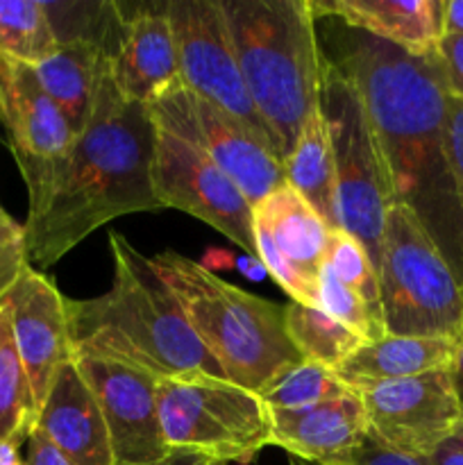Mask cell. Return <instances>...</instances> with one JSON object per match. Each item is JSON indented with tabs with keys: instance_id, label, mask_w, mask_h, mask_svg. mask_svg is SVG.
<instances>
[{
	"instance_id": "cell-25",
	"label": "cell",
	"mask_w": 463,
	"mask_h": 465,
	"mask_svg": "<svg viewBox=\"0 0 463 465\" xmlns=\"http://www.w3.org/2000/svg\"><path fill=\"white\" fill-rule=\"evenodd\" d=\"M286 334L304 361H313L330 371H339L340 363L368 343L361 334L345 327L330 313L309 304L289 302L284 307Z\"/></svg>"
},
{
	"instance_id": "cell-7",
	"label": "cell",
	"mask_w": 463,
	"mask_h": 465,
	"mask_svg": "<svg viewBox=\"0 0 463 465\" xmlns=\"http://www.w3.org/2000/svg\"><path fill=\"white\" fill-rule=\"evenodd\" d=\"M318 109L334 157L339 225L366 248L377 268L384 216L395 203L393 186L361 94L325 54L320 59Z\"/></svg>"
},
{
	"instance_id": "cell-3",
	"label": "cell",
	"mask_w": 463,
	"mask_h": 465,
	"mask_svg": "<svg viewBox=\"0 0 463 465\" xmlns=\"http://www.w3.org/2000/svg\"><path fill=\"white\" fill-rule=\"evenodd\" d=\"M113 282L107 293L68 300V334L73 354H94L139 368L162 380L218 377L227 380L207 352L184 312L150 257L118 232L109 234Z\"/></svg>"
},
{
	"instance_id": "cell-20",
	"label": "cell",
	"mask_w": 463,
	"mask_h": 465,
	"mask_svg": "<svg viewBox=\"0 0 463 465\" xmlns=\"http://www.w3.org/2000/svg\"><path fill=\"white\" fill-rule=\"evenodd\" d=\"M34 430L75 465H116L103 411L73 359L54 375Z\"/></svg>"
},
{
	"instance_id": "cell-31",
	"label": "cell",
	"mask_w": 463,
	"mask_h": 465,
	"mask_svg": "<svg viewBox=\"0 0 463 465\" xmlns=\"http://www.w3.org/2000/svg\"><path fill=\"white\" fill-rule=\"evenodd\" d=\"M445 148H448L449 171L457 186L458 207L463 213V100L448 94V116H445Z\"/></svg>"
},
{
	"instance_id": "cell-19",
	"label": "cell",
	"mask_w": 463,
	"mask_h": 465,
	"mask_svg": "<svg viewBox=\"0 0 463 465\" xmlns=\"http://www.w3.org/2000/svg\"><path fill=\"white\" fill-rule=\"evenodd\" d=\"M109 68L118 94L130 103L153 104L180 84L175 39L163 5L123 16Z\"/></svg>"
},
{
	"instance_id": "cell-33",
	"label": "cell",
	"mask_w": 463,
	"mask_h": 465,
	"mask_svg": "<svg viewBox=\"0 0 463 465\" xmlns=\"http://www.w3.org/2000/svg\"><path fill=\"white\" fill-rule=\"evenodd\" d=\"M436 50L443 64L448 91L463 100V35H443Z\"/></svg>"
},
{
	"instance_id": "cell-37",
	"label": "cell",
	"mask_w": 463,
	"mask_h": 465,
	"mask_svg": "<svg viewBox=\"0 0 463 465\" xmlns=\"http://www.w3.org/2000/svg\"><path fill=\"white\" fill-rule=\"evenodd\" d=\"M141 465H218V463L212 461L209 457H204V454L191 452V450H171L166 457L157 459V461L141 463Z\"/></svg>"
},
{
	"instance_id": "cell-27",
	"label": "cell",
	"mask_w": 463,
	"mask_h": 465,
	"mask_svg": "<svg viewBox=\"0 0 463 465\" xmlns=\"http://www.w3.org/2000/svg\"><path fill=\"white\" fill-rule=\"evenodd\" d=\"M352 393L357 391L343 384L336 371L313 361H302L280 372L271 384L259 391V398L266 409H302L348 398Z\"/></svg>"
},
{
	"instance_id": "cell-30",
	"label": "cell",
	"mask_w": 463,
	"mask_h": 465,
	"mask_svg": "<svg viewBox=\"0 0 463 465\" xmlns=\"http://www.w3.org/2000/svg\"><path fill=\"white\" fill-rule=\"evenodd\" d=\"M30 266L25 227L18 225L5 209H0V302Z\"/></svg>"
},
{
	"instance_id": "cell-29",
	"label": "cell",
	"mask_w": 463,
	"mask_h": 465,
	"mask_svg": "<svg viewBox=\"0 0 463 465\" xmlns=\"http://www.w3.org/2000/svg\"><path fill=\"white\" fill-rule=\"evenodd\" d=\"M318 309L330 313L345 327L361 334L363 339L379 341L386 336L384 318L377 312H372L359 295H354L348 286L336 280L334 272L322 263L320 275H318Z\"/></svg>"
},
{
	"instance_id": "cell-24",
	"label": "cell",
	"mask_w": 463,
	"mask_h": 465,
	"mask_svg": "<svg viewBox=\"0 0 463 465\" xmlns=\"http://www.w3.org/2000/svg\"><path fill=\"white\" fill-rule=\"evenodd\" d=\"M39 418L30 380L25 375L16 341H14L12 307L0 302V440L25 443Z\"/></svg>"
},
{
	"instance_id": "cell-14",
	"label": "cell",
	"mask_w": 463,
	"mask_h": 465,
	"mask_svg": "<svg viewBox=\"0 0 463 465\" xmlns=\"http://www.w3.org/2000/svg\"><path fill=\"white\" fill-rule=\"evenodd\" d=\"M95 395L116 465H141L166 457L157 409V377L94 354H73Z\"/></svg>"
},
{
	"instance_id": "cell-35",
	"label": "cell",
	"mask_w": 463,
	"mask_h": 465,
	"mask_svg": "<svg viewBox=\"0 0 463 465\" xmlns=\"http://www.w3.org/2000/svg\"><path fill=\"white\" fill-rule=\"evenodd\" d=\"M427 465H463V431L457 430L452 436L436 445V450L425 457Z\"/></svg>"
},
{
	"instance_id": "cell-39",
	"label": "cell",
	"mask_w": 463,
	"mask_h": 465,
	"mask_svg": "<svg viewBox=\"0 0 463 465\" xmlns=\"http://www.w3.org/2000/svg\"><path fill=\"white\" fill-rule=\"evenodd\" d=\"M230 266H236L241 272H243L248 280H254V282H261L263 277H268L266 268H263V263L259 262V257H250V254H243V257L234 259L232 257V263Z\"/></svg>"
},
{
	"instance_id": "cell-42",
	"label": "cell",
	"mask_w": 463,
	"mask_h": 465,
	"mask_svg": "<svg viewBox=\"0 0 463 465\" xmlns=\"http://www.w3.org/2000/svg\"><path fill=\"white\" fill-rule=\"evenodd\" d=\"M458 430H461V431H463V422H461V427H458Z\"/></svg>"
},
{
	"instance_id": "cell-15",
	"label": "cell",
	"mask_w": 463,
	"mask_h": 465,
	"mask_svg": "<svg viewBox=\"0 0 463 465\" xmlns=\"http://www.w3.org/2000/svg\"><path fill=\"white\" fill-rule=\"evenodd\" d=\"M0 121L27 193H32L68 153L75 134L41 86L34 68L5 54H0Z\"/></svg>"
},
{
	"instance_id": "cell-18",
	"label": "cell",
	"mask_w": 463,
	"mask_h": 465,
	"mask_svg": "<svg viewBox=\"0 0 463 465\" xmlns=\"http://www.w3.org/2000/svg\"><path fill=\"white\" fill-rule=\"evenodd\" d=\"M271 445L311 465H348L368 431L359 393L302 409H268Z\"/></svg>"
},
{
	"instance_id": "cell-9",
	"label": "cell",
	"mask_w": 463,
	"mask_h": 465,
	"mask_svg": "<svg viewBox=\"0 0 463 465\" xmlns=\"http://www.w3.org/2000/svg\"><path fill=\"white\" fill-rule=\"evenodd\" d=\"M163 9L175 39L182 86L243 123L275 153L271 132L241 77L221 0H171Z\"/></svg>"
},
{
	"instance_id": "cell-16",
	"label": "cell",
	"mask_w": 463,
	"mask_h": 465,
	"mask_svg": "<svg viewBox=\"0 0 463 465\" xmlns=\"http://www.w3.org/2000/svg\"><path fill=\"white\" fill-rule=\"evenodd\" d=\"M12 307L14 341L41 409L59 368L73 359L66 298L44 272L27 268L5 298Z\"/></svg>"
},
{
	"instance_id": "cell-23",
	"label": "cell",
	"mask_w": 463,
	"mask_h": 465,
	"mask_svg": "<svg viewBox=\"0 0 463 465\" xmlns=\"http://www.w3.org/2000/svg\"><path fill=\"white\" fill-rule=\"evenodd\" d=\"M284 166V180L298 191L330 230H340L336 216V175L330 134L320 109L307 118Z\"/></svg>"
},
{
	"instance_id": "cell-26",
	"label": "cell",
	"mask_w": 463,
	"mask_h": 465,
	"mask_svg": "<svg viewBox=\"0 0 463 465\" xmlns=\"http://www.w3.org/2000/svg\"><path fill=\"white\" fill-rule=\"evenodd\" d=\"M59 48V36L41 0H0V54L39 66Z\"/></svg>"
},
{
	"instance_id": "cell-12",
	"label": "cell",
	"mask_w": 463,
	"mask_h": 465,
	"mask_svg": "<svg viewBox=\"0 0 463 465\" xmlns=\"http://www.w3.org/2000/svg\"><path fill=\"white\" fill-rule=\"evenodd\" d=\"M330 232L316 209L286 182L254 204L257 257L291 302L318 307V275Z\"/></svg>"
},
{
	"instance_id": "cell-32",
	"label": "cell",
	"mask_w": 463,
	"mask_h": 465,
	"mask_svg": "<svg viewBox=\"0 0 463 465\" xmlns=\"http://www.w3.org/2000/svg\"><path fill=\"white\" fill-rule=\"evenodd\" d=\"M348 465H427V461L425 457H409V454L389 448L368 430Z\"/></svg>"
},
{
	"instance_id": "cell-38",
	"label": "cell",
	"mask_w": 463,
	"mask_h": 465,
	"mask_svg": "<svg viewBox=\"0 0 463 465\" xmlns=\"http://www.w3.org/2000/svg\"><path fill=\"white\" fill-rule=\"evenodd\" d=\"M443 35H463V0H443Z\"/></svg>"
},
{
	"instance_id": "cell-8",
	"label": "cell",
	"mask_w": 463,
	"mask_h": 465,
	"mask_svg": "<svg viewBox=\"0 0 463 465\" xmlns=\"http://www.w3.org/2000/svg\"><path fill=\"white\" fill-rule=\"evenodd\" d=\"M157 409L168 450H191L222 465L250 463L271 445L266 404L230 380H162Z\"/></svg>"
},
{
	"instance_id": "cell-40",
	"label": "cell",
	"mask_w": 463,
	"mask_h": 465,
	"mask_svg": "<svg viewBox=\"0 0 463 465\" xmlns=\"http://www.w3.org/2000/svg\"><path fill=\"white\" fill-rule=\"evenodd\" d=\"M18 440H0V465H25Z\"/></svg>"
},
{
	"instance_id": "cell-34",
	"label": "cell",
	"mask_w": 463,
	"mask_h": 465,
	"mask_svg": "<svg viewBox=\"0 0 463 465\" xmlns=\"http://www.w3.org/2000/svg\"><path fill=\"white\" fill-rule=\"evenodd\" d=\"M25 465H75L66 454L59 452L39 430H32L27 439Z\"/></svg>"
},
{
	"instance_id": "cell-1",
	"label": "cell",
	"mask_w": 463,
	"mask_h": 465,
	"mask_svg": "<svg viewBox=\"0 0 463 465\" xmlns=\"http://www.w3.org/2000/svg\"><path fill=\"white\" fill-rule=\"evenodd\" d=\"M320 53L361 94L395 203L420 218L463 284V213L445 148L448 82L438 50L409 53L334 16L316 18Z\"/></svg>"
},
{
	"instance_id": "cell-28",
	"label": "cell",
	"mask_w": 463,
	"mask_h": 465,
	"mask_svg": "<svg viewBox=\"0 0 463 465\" xmlns=\"http://www.w3.org/2000/svg\"><path fill=\"white\" fill-rule=\"evenodd\" d=\"M325 266L336 275V280L348 286L354 295L363 300L372 312L381 316L379 300V277L372 263L370 254L366 252L361 243L348 234L345 230H331L327 241ZM384 318V316H381Z\"/></svg>"
},
{
	"instance_id": "cell-4",
	"label": "cell",
	"mask_w": 463,
	"mask_h": 465,
	"mask_svg": "<svg viewBox=\"0 0 463 465\" xmlns=\"http://www.w3.org/2000/svg\"><path fill=\"white\" fill-rule=\"evenodd\" d=\"M241 77L286 162L318 109L320 44L309 0H221Z\"/></svg>"
},
{
	"instance_id": "cell-6",
	"label": "cell",
	"mask_w": 463,
	"mask_h": 465,
	"mask_svg": "<svg viewBox=\"0 0 463 465\" xmlns=\"http://www.w3.org/2000/svg\"><path fill=\"white\" fill-rule=\"evenodd\" d=\"M377 277L386 334L454 341L463 331V284L402 203L384 216Z\"/></svg>"
},
{
	"instance_id": "cell-5",
	"label": "cell",
	"mask_w": 463,
	"mask_h": 465,
	"mask_svg": "<svg viewBox=\"0 0 463 465\" xmlns=\"http://www.w3.org/2000/svg\"><path fill=\"white\" fill-rule=\"evenodd\" d=\"M150 263L232 384L259 395L280 372L304 361L286 334L281 304L248 293L172 250L154 254Z\"/></svg>"
},
{
	"instance_id": "cell-41",
	"label": "cell",
	"mask_w": 463,
	"mask_h": 465,
	"mask_svg": "<svg viewBox=\"0 0 463 465\" xmlns=\"http://www.w3.org/2000/svg\"><path fill=\"white\" fill-rule=\"evenodd\" d=\"M293 465H311V463H304V461H293Z\"/></svg>"
},
{
	"instance_id": "cell-36",
	"label": "cell",
	"mask_w": 463,
	"mask_h": 465,
	"mask_svg": "<svg viewBox=\"0 0 463 465\" xmlns=\"http://www.w3.org/2000/svg\"><path fill=\"white\" fill-rule=\"evenodd\" d=\"M448 375L449 381H452V391L457 395L458 409H461V418H463V331L454 339V354L452 361L448 366Z\"/></svg>"
},
{
	"instance_id": "cell-21",
	"label": "cell",
	"mask_w": 463,
	"mask_h": 465,
	"mask_svg": "<svg viewBox=\"0 0 463 465\" xmlns=\"http://www.w3.org/2000/svg\"><path fill=\"white\" fill-rule=\"evenodd\" d=\"M313 16H334L409 53H431L443 36V0H309Z\"/></svg>"
},
{
	"instance_id": "cell-10",
	"label": "cell",
	"mask_w": 463,
	"mask_h": 465,
	"mask_svg": "<svg viewBox=\"0 0 463 465\" xmlns=\"http://www.w3.org/2000/svg\"><path fill=\"white\" fill-rule=\"evenodd\" d=\"M150 114L159 130L207 154L243 191L252 207L286 182L284 166L271 145L216 104L191 94L182 82L154 100Z\"/></svg>"
},
{
	"instance_id": "cell-11",
	"label": "cell",
	"mask_w": 463,
	"mask_h": 465,
	"mask_svg": "<svg viewBox=\"0 0 463 465\" xmlns=\"http://www.w3.org/2000/svg\"><path fill=\"white\" fill-rule=\"evenodd\" d=\"M153 182L163 209H180L200 218L250 257H257L252 203L207 154L159 127Z\"/></svg>"
},
{
	"instance_id": "cell-22",
	"label": "cell",
	"mask_w": 463,
	"mask_h": 465,
	"mask_svg": "<svg viewBox=\"0 0 463 465\" xmlns=\"http://www.w3.org/2000/svg\"><path fill=\"white\" fill-rule=\"evenodd\" d=\"M454 354L452 339H420V336H390L363 343L339 366L336 375L352 391L384 381L407 380L425 372L443 371Z\"/></svg>"
},
{
	"instance_id": "cell-17",
	"label": "cell",
	"mask_w": 463,
	"mask_h": 465,
	"mask_svg": "<svg viewBox=\"0 0 463 465\" xmlns=\"http://www.w3.org/2000/svg\"><path fill=\"white\" fill-rule=\"evenodd\" d=\"M121 18L118 5L107 3L104 16H95L84 32L59 41L57 53L34 68L45 94L54 100L73 134H80L94 116L98 91L109 71L118 36L107 39Z\"/></svg>"
},
{
	"instance_id": "cell-2",
	"label": "cell",
	"mask_w": 463,
	"mask_h": 465,
	"mask_svg": "<svg viewBox=\"0 0 463 465\" xmlns=\"http://www.w3.org/2000/svg\"><path fill=\"white\" fill-rule=\"evenodd\" d=\"M154 141L150 104L123 98L109 68L89 125L44 184L27 193L30 263L53 266L113 218L163 209L154 195Z\"/></svg>"
},
{
	"instance_id": "cell-13",
	"label": "cell",
	"mask_w": 463,
	"mask_h": 465,
	"mask_svg": "<svg viewBox=\"0 0 463 465\" xmlns=\"http://www.w3.org/2000/svg\"><path fill=\"white\" fill-rule=\"evenodd\" d=\"M368 430L398 452L427 457L461 427L448 368L357 391Z\"/></svg>"
}]
</instances>
